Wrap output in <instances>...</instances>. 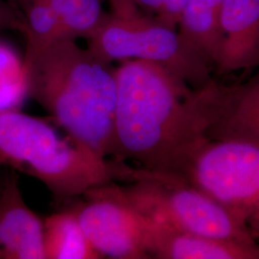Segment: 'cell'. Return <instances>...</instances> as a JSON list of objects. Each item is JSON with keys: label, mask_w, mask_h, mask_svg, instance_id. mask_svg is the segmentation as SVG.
Masks as SVG:
<instances>
[{"label": "cell", "mask_w": 259, "mask_h": 259, "mask_svg": "<svg viewBox=\"0 0 259 259\" xmlns=\"http://www.w3.org/2000/svg\"><path fill=\"white\" fill-rule=\"evenodd\" d=\"M84 195L87 201L72 210L102 258H150L147 219L122 199L114 182L95 186Z\"/></svg>", "instance_id": "obj_7"}, {"label": "cell", "mask_w": 259, "mask_h": 259, "mask_svg": "<svg viewBox=\"0 0 259 259\" xmlns=\"http://www.w3.org/2000/svg\"><path fill=\"white\" fill-rule=\"evenodd\" d=\"M113 159L150 172L179 175L222 109L225 87L211 80L194 89L161 65L142 60L114 69Z\"/></svg>", "instance_id": "obj_1"}, {"label": "cell", "mask_w": 259, "mask_h": 259, "mask_svg": "<svg viewBox=\"0 0 259 259\" xmlns=\"http://www.w3.org/2000/svg\"><path fill=\"white\" fill-rule=\"evenodd\" d=\"M2 183H3V181H2V182H0V189H1V186H2Z\"/></svg>", "instance_id": "obj_19"}, {"label": "cell", "mask_w": 259, "mask_h": 259, "mask_svg": "<svg viewBox=\"0 0 259 259\" xmlns=\"http://www.w3.org/2000/svg\"><path fill=\"white\" fill-rule=\"evenodd\" d=\"M146 219V250L150 258L259 259L257 242L227 240L183 232Z\"/></svg>", "instance_id": "obj_9"}, {"label": "cell", "mask_w": 259, "mask_h": 259, "mask_svg": "<svg viewBox=\"0 0 259 259\" xmlns=\"http://www.w3.org/2000/svg\"><path fill=\"white\" fill-rule=\"evenodd\" d=\"M187 0H161L157 19L167 26L176 29Z\"/></svg>", "instance_id": "obj_16"}, {"label": "cell", "mask_w": 259, "mask_h": 259, "mask_svg": "<svg viewBox=\"0 0 259 259\" xmlns=\"http://www.w3.org/2000/svg\"><path fill=\"white\" fill-rule=\"evenodd\" d=\"M130 184L116 185L118 193L130 206L148 219L183 232L257 242L224 205L181 179L146 170L145 176Z\"/></svg>", "instance_id": "obj_4"}, {"label": "cell", "mask_w": 259, "mask_h": 259, "mask_svg": "<svg viewBox=\"0 0 259 259\" xmlns=\"http://www.w3.org/2000/svg\"><path fill=\"white\" fill-rule=\"evenodd\" d=\"M208 138L259 139V71L246 83L226 85L221 112Z\"/></svg>", "instance_id": "obj_11"}, {"label": "cell", "mask_w": 259, "mask_h": 259, "mask_svg": "<svg viewBox=\"0 0 259 259\" xmlns=\"http://www.w3.org/2000/svg\"><path fill=\"white\" fill-rule=\"evenodd\" d=\"M219 73L259 66V0H224Z\"/></svg>", "instance_id": "obj_10"}, {"label": "cell", "mask_w": 259, "mask_h": 259, "mask_svg": "<svg viewBox=\"0 0 259 259\" xmlns=\"http://www.w3.org/2000/svg\"><path fill=\"white\" fill-rule=\"evenodd\" d=\"M8 29L22 33L23 20L12 0H0V32Z\"/></svg>", "instance_id": "obj_17"}, {"label": "cell", "mask_w": 259, "mask_h": 259, "mask_svg": "<svg viewBox=\"0 0 259 259\" xmlns=\"http://www.w3.org/2000/svg\"><path fill=\"white\" fill-rule=\"evenodd\" d=\"M46 259H99L74 211L56 213L45 220Z\"/></svg>", "instance_id": "obj_12"}, {"label": "cell", "mask_w": 259, "mask_h": 259, "mask_svg": "<svg viewBox=\"0 0 259 259\" xmlns=\"http://www.w3.org/2000/svg\"><path fill=\"white\" fill-rule=\"evenodd\" d=\"M141 9L148 10L157 14L160 9L161 0H135Z\"/></svg>", "instance_id": "obj_18"}, {"label": "cell", "mask_w": 259, "mask_h": 259, "mask_svg": "<svg viewBox=\"0 0 259 259\" xmlns=\"http://www.w3.org/2000/svg\"><path fill=\"white\" fill-rule=\"evenodd\" d=\"M175 178L211 196L259 243V139L209 140Z\"/></svg>", "instance_id": "obj_5"}, {"label": "cell", "mask_w": 259, "mask_h": 259, "mask_svg": "<svg viewBox=\"0 0 259 259\" xmlns=\"http://www.w3.org/2000/svg\"><path fill=\"white\" fill-rule=\"evenodd\" d=\"M25 69L28 96L67 137L97 157H112L116 84L111 63L75 39L64 38L42 50Z\"/></svg>", "instance_id": "obj_2"}, {"label": "cell", "mask_w": 259, "mask_h": 259, "mask_svg": "<svg viewBox=\"0 0 259 259\" xmlns=\"http://www.w3.org/2000/svg\"><path fill=\"white\" fill-rule=\"evenodd\" d=\"M23 20L22 34L26 39L23 59L27 66L42 50L64 39V30L59 17L47 0H12Z\"/></svg>", "instance_id": "obj_13"}, {"label": "cell", "mask_w": 259, "mask_h": 259, "mask_svg": "<svg viewBox=\"0 0 259 259\" xmlns=\"http://www.w3.org/2000/svg\"><path fill=\"white\" fill-rule=\"evenodd\" d=\"M89 39V48L101 59L142 60L165 67L194 89L209 83L210 65L190 47L175 28L143 13L119 19L105 14Z\"/></svg>", "instance_id": "obj_6"}, {"label": "cell", "mask_w": 259, "mask_h": 259, "mask_svg": "<svg viewBox=\"0 0 259 259\" xmlns=\"http://www.w3.org/2000/svg\"><path fill=\"white\" fill-rule=\"evenodd\" d=\"M62 23L65 38H89L101 23L103 0H47Z\"/></svg>", "instance_id": "obj_14"}, {"label": "cell", "mask_w": 259, "mask_h": 259, "mask_svg": "<svg viewBox=\"0 0 259 259\" xmlns=\"http://www.w3.org/2000/svg\"><path fill=\"white\" fill-rule=\"evenodd\" d=\"M27 96L23 60L11 47L0 44V111L19 110Z\"/></svg>", "instance_id": "obj_15"}, {"label": "cell", "mask_w": 259, "mask_h": 259, "mask_svg": "<svg viewBox=\"0 0 259 259\" xmlns=\"http://www.w3.org/2000/svg\"><path fill=\"white\" fill-rule=\"evenodd\" d=\"M0 259H46L45 221L25 204L16 170L0 189Z\"/></svg>", "instance_id": "obj_8"}, {"label": "cell", "mask_w": 259, "mask_h": 259, "mask_svg": "<svg viewBox=\"0 0 259 259\" xmlns=\"http://www.w3.org/2000/svg\"><path fill=\"white\" fill-rule=\"evenodd\" d=\"M4 165L40 181L58 202L111 182H137L145 173L141 167L97 157L19 110L0 111V166Z\"/></svg>", "instance_id": "obj_3"}]
</instances>
